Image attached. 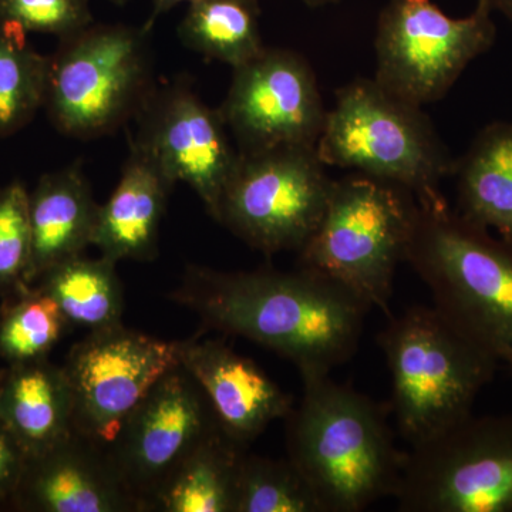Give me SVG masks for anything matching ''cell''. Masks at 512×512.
<instances>
[{
  "instance_id": "obj_14",
  "label": "cell",
  "mask_w": 512,
  "mask_h": 512,
  "mask_svg": "<svg viewBox=\"0 0 512 512\" xmlns=\"http://www.w3.org/2000/svg\"><path fill=\"white\" fill-rule=\"evenodd\" d=\"M136 121L131 143L146 151L174 184L181 181L192 188L215 218L239 158L220 110L177 82L156 87Z\"/></svg>"
},
{
  "instance_id": "obj_11",
  "label": "cell",
  "mask_w": 512,
  "mask_h": 512,
  "mask_svg": "<svg viewBox=\"0 0 512 512\" xmlns=\"http://www.w3.org/2000/svg\"><path fill=\"white\" fill-rule=\"evenodd\" d=\"M178 365L177 342L123 323L89 332L63 366L73 394L74 431L109 446L151 387Z\"/></svg>"
},
{
  "instance_id": "obj_30",
  "label": "cell",
  "mask_w": 512,
  "mask_h": 512,
  "mask_svg": "<svg viewBox=\"0 0 512 512\" xmlns=\"http://www.w3.org/2000/svg\"><path fill=\"white\" fill-rule=\"evenodd\" d=\"M191 0H153V10H151L150 19L147 20L146 28L153 29L154 23L157 22L161 16L165 13L170 12L177 6L183 5V3H190Z\"/></svg>"
},
{
  "instance_id": "obj_25",
  "label": "cell",
  "mask_w": 512,
  "mask_h": 512,
  "mask_svg": "<svg viewBox=\"0 0 512 512\" xmlns=\"http://www.w3.org/2000/svg\"><path fill=\"white\" fill-rule=\"evenodd\" d=\"M69 328L55 299L30 285L3 303L0 357L8 365L47 359Z\"/></svg>"
},
{
  "instance_id": "obj_32",
  "label": "cell",
  "mask_w": 512,
  "mask_h": 512,
  "mask_svg": "<svg viewBox=\"0 0 512 512\" xmlns=\"http://www.w3.org/2000/svg\"><path fill=\"white\" fill-rule=\"evenodd\" d=\"M306 6L311 8H320V6L332 5V3L339 2V0H302Z\"/></svg>"
},
{
  "instance_id": "obj_34",
  "label": "cell",
  "mask_w": 512,
  "mask_h": 512,
  "mask_svg": "<svg viewBox=\"0 0 512 512\" xmlns=\"http://www.w3.org/2000/svg\"><path fill=\"white\" fill-rule=\"evenodd\" d=\"M508 369H510V373H511V376H512V362L511 363H508Z\"/></svg>"
},
{
  "instance_id": "obj_22",
  "label": "cell",
  "mask_w": 512,
  "mask_h": 512,
  "mask_svg": "<svg viewBox=\"0 0 512 512\" xmlns=\"http://www.w3.org/2000/svg\"><path fill=\"white\" fill-rule=\"evenodd\" d=\"M116 264L103 255H77L50 268L35 285L55 299L70 328L89 332L113 328L123 323L124 313Z\"/></svg>"
},
{
  "instance_id": "obj_9",
  "label": "cell",
  "mask_w": 512,
  "mask_h": 512,
  "mask_svg": "<svg viewBox=\"0 0 512 512\" xmlns=\"http://www.w3.org/2000/svg\"><path fill=\"white\" fill-rule=\"evenodd\" d=\"M497 39L493 9L478 0L466 18H450L433 0H389L376 30L377 84L423 109L443 99L474 59Z\"/></svg>"
},
{
  "instance_id": "obj_7",
  "label": "cell",
  "mask_w": 512,
  "mask_h": 512,
  "mask_svg": "<svg viewBox=\"0 0 512 512\" xmlns=\"http://www.w3.org/2000/svg\"><path fill=\"white\" fill-rule=\"evenodd\" d=\"M151 30L97 25L59 40L49 56L45 103L64 136L92 140L136 120L153 94Z\"/></svg>"
},
{
  "instance_id": "obj_13",
  "label": "cell",
  "mask_w": 512,
  "mask_h": 512,
  "mask_svg": "<svg viewBox=\"0 0 512 512\" xmlns=\"http://www.w3.org/2000/svg\"><path fill=\"white\" fill-rule=\"evenodd\" d=\"M241 153L316 147L326 110L311 64L299 53L269 49L234 69L220 109Z\"/></svg>"
},
{
  "instance_id": "obj_5",
  "label": "cell",
  "mask_w": 512,
  "mask_h": 512,
  "mask_svg": "<svg viewBox=\"0 0 512 512\" xmlns=\"http://www.w3.org/2000/svg\"><path fill=\"white\" fill-rule=\"evenodd\" d=\"M416 214V197L399 185L363 174L333 180L318 227L298 252V266L392 316L394 274L406 259Z\"/></svg>"
},
{
  "instance_id": "obj_29",
  "label": "cell",
  "mask_w": 512,
  "mask_h": 512,
  "mask_svg": "<svg viewBox=\"0 0 512 512\" xmlns=\"http://www.w3.org/2000/svg\"><path fill=\"white\" fill-rule=\"evenodd\" d=\"M28 458L22 444L0 423V504H12Z\"/></svg>"
},
{
  "instance_id": "obj_18",
  "label": "cell",
  "mask_w": 512,
  "mask_h": 512,
  "mask_svg": "<svg viewBox=\"0 0 512 512\" xmlns=\"http://www.w3.org/2000/svg\"><path fill=\"white\" fill-rule=\"evenodd\" d=\"M99 204L82 164L43 174L29 191L32 265L29 284L92 247Z\"/></svg>"
},
{
  "instance_id": "obj_27",
  "label": "cell",
  "mask_w": 512,
  "mask_h": 512,
  "mask_svg": "<svg viewBox=\"0 0 512 512\" xmlns=\"http://www.w3.org/2000/svg\"><path fill=\"white\" fill-rule=\"evenodd\" d=\"M32 265L29 191L22 181L0 185V298L28 288Z\"/></svg>"
},
{
  "instance_id": "obj_12",
  "label": "cell",
  "mask_w": 512,
  "mask_h": 512,
  "mask_svg": "<svg viewBox=\"0 0 512 512\" xmlns=\"http://www.w3.org/2000/svg\"><path fill=\"white\" fill-rule=\"evenodd\" d=\"M218 430L204 390L178 365L151 387L107 450L143 512L153 511L154 498L175 467Z\"/></svg>"
},
{
  "instance_id": "obj_31",
  "label": "cell",
  "mask_w": 512,
  "mask_h": 512,
  "mask_svg": "<svg viewBox=\"0 0 512 512\" xmlns=\"http://www.w3.org/2000/svg\"><path fill=\"white\" fill-rule=\"evenodd\" d=\"M493 12L503 13L512 22V0H484Z\"/></svg>"
},
{
  "instance_id": "obj_28",
  "label": "cell",
  "mask_w": 512,
  "mask_h": 512,
  "mask_svg": "<svg viewBox=\"0 0 512 512\" xmlns=\"http://www.w3.org/2000/svg\"><path fill=\"white\" fill-rule=\"evenodd\" d=\"M0 22L62 40L93 25L90 0H0Z\"/></svg>"
},
{
  "instance_id": "obj_33",
  "label": "cell",
  "mask_w": 512,
  "mask_h": 512,
  "mask_svg": "<svg viewBox=\"0 0 512 512\" xmlns=\"http://www.w3.org/2000/svg\"><path fill=\"white\" fill-rule=\"evenodd\" d=\"M109 2L113 3V5L124 6L127 5L130 0H109Z\"/></svg>"
},
{
  "instance_id": "obj_19",
  "label": "cell",
  "mask_w": 512,
  "mask_h": 512,
  "mask_svg": "<svg viewBox=\"0 0 512 512\" xmlns=\"http://www.w3.org/2000/svg\"><path fill=\"white\" fill-rule=\"evenodd\" d=\"M0 423L30 456L74 431L73 394L63 366L49 359L9 365L0 375Z\"/></svg>"
},
{
  "instance_id": "obj_3",
  "label": "cell",
  "mask_w": 512,
  "mask_h": 512,
  "mask_svg": "<svg viewBox=\"0 0 512 512\" xmlns=\"http://www.w3.org/2000/svg\"><path fill=\"white\" fill-rule=\"evenodd\" d=\"M407 262L433 305L500 363L512 362V241L468 221L443 194L417 200Z\"/></svg>"
},
{
  "instance_id": "obj_8",
  "label": "cell",
  "mask_w": 512,
  "mask_h": 512,
  "mask_svg": "<svg viewBox=\"0 0 512 512\" xmlns=\"http://www.w3.org/2000/svg\"><path fill=\"white\" fill-rule=\"evenodd\" d=\"M332 183L316 147L239 151L214 220L265 255L299 252L318 227Z\"/></svg>"
},
{
  "instance_id": "obj_21",
  "label": "cell",
  "mask_w": 512,
  "mask_h": 512,
  "mask_svg": "<svg viewBox=\"0 0 512 512\" xmlns=\"http://www.w3.org/2000/svg\"><path fill=\"white\" fill-rule=\"evenodd\" d=\"M245 451L222 430L205 437L167 478L154 498L153 511L235 512Z\"/></svg>"
},
{
  "instance_id": "obj_26",
  "label": "cell",
  "mask_w": 512,
  "mask_h": 512,
  "mask_svg": "<svg viewBox=\"0 0 512 512\" xmlns=\"http://www.w3.org/2000/svg\"><path fill=\"white\" fill-rule=\"evenodd\" d=\"M235 512H323L318 497L288 457L245 451L239 466Z\"/></svg>"
},
{
  "instance_id": "obj_10",
  "label": "cell",
  "mask_w": 512,
  "mask_h": 512,
  "mask_svg": "<svg viewBox=\"0 0 512 512\" xmlns=\"http://www.w3.org/2000/svg\"><path fill=\"white\" fill-rule=\"evenodd\" d=\"M400 512H512V414L468 416L407 451Z\"/></svg>"
},
{
  "instance_id": "obj_17",
  "label": "cell",
  "mask_w": 512,
  "mask_h": 512,
  "mask_svg": "<svg viewBox=\"0 0 512 512\" xmlns=\"http://www.w3.org/2000/svg\"><path fill=\"white\" fill-rule=\"evenodd\" d=\"M173 181L146 151L130 141L119 184L99 205L92 247L111 261H153Z\"/></svg>"
},
{
  "instance_id": "obj_24",
  "label": "cell",
  "mask_w": 512,
  "mask_h": 512,
  "mask_svg": "<svg viewBox=\"0 0 512 512\" xmlns=\"http://www.w3.org/2000/svg\"><path fill=\"white\" fill-rule=\"evenodd\" d=\"M49 56L25 40V32L0 22V137L19 133L45 103Z\"/></svg>"
},
{
  "instance_id": "obj_6",
  "label": "cell",
  "mask_w": 512,
  "mask_h": 512,
  "mask_svg": "<svg viewBox=\"0 0 512 512\" xmlns=\"http://www.w3.org/2000/svg\"><path fill=\"white\" fill-rule=\"evenodd\" d=\"M316 153L325 165L399 185L416 200L439 197L456 160L421 107L387 93L375 79L336 92Z\"/></svg>"
},
{
  "instance_id": "obj_23",
  "label": "cell",
  "mask_w": 512,
  "mask_h": 512,
  "mask_svg": "<svg viewBox=\"0 0 512 512\" xmlns=\"http://www.w3.org/2000/svg\"><path fill=\"white\" fill-rule=\"evenodd\" d=\"M187 5L178 37L188 49L232 70L264 52L258 0H191Z\"/></svg>"
},
{
  "instance_id": "obj_20",
  "label": "cell",
  "mask_w": 512,
  "mask_h": 512,
  "mask_svg": "<svg viewBox=\"0 0 512 512\" xmlns=\"http://www.w3.org/2000/svg\"><path fill=\"white\" fill-rule=\"evenodd\" d=\"M456 210L468 221L512 241V123L495 121L456 161Z\"/></svg>"
},
{
  "instance_id": "obj_4",
  "label": "cell",
  "mask_w": 512,
  "mask_h": 512,
  "mask_svg": "<svg viewBox=\"0 0 512 512\" xmlns=\"http://www.w3.org/2000/svg\"><path fill=\"white\" fill-rule=\"evenodd\" d=\"M377 343L392 376L390 412L410 447L471 416L500 365L434 305L389 316Z\"/></svg>"
},
{
  "instance_id": "obj_16",
  "label": "cell",
  "mask_w": 512,
  "mask_h": 512,
  "mask_svg": "<svg viewBox=\"0 0 512 512\" xmlns=\"http://www.w3.org/2000/svg\"><path fill=\"white\" fill-rule=\"evenodd\" d=\"M177 355L180 366L204 390L222 431L239 446L248 448L292 410L291 396L222 340L197 336L177 342Z\"/></svg>"
},
{
  "instance_id": "obj_2",
  "label": "cell",
  "mask_w": 512,
  "mask_h": 512,
  "mask_svg": "<svg viewBox=\"0 0 512 512\" xmlns=\"http://www.w3.org/2000/svg\"><path fill=\"white\" fill-rule=\"evenodd\" d=\"M286 420V448L323 512H360L399 490L407 453L394 443L389 404L330 375L302 377Z\"/></svg>"
},
{
  "instance_id": "obj_15",
  "label": "cell",
  "mask_w": 512,
  "mask_h": 512,
  "mask_svg": "<svg viewBox=\"0 0 512 512\" xmlns=\"http://www.w3.org/2000/svg\"><path fill=\"white\" fill-rule=\"evenodd\" d=\"M10 505L30 512H143L107 447L77 431L28 458Z\"/></svg>"
},
{
  "instance_id": "obj_1",
  "label": "cell",
  "mask_w": 512,
  "mask_h": 512,
  "mask_svg": "<svg viewBox=\"0 0 512 512\" xmlns=\"http://www.w3.org/2000/svg\"><path fill=\"white\" fill-rule=\"evenodd\" d=\"M170 298L205 329L251 340L301 377L330 375L356 355L370 306L311 269L224 272L188 266Z\"/></svg>"
}]
</instances>
